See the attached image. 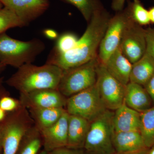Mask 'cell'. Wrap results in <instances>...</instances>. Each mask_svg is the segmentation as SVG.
Wrapping results in <instances>:
<instances>
[{"label":"cell","instance_id":"cell-24","mask_svg":"<svg viewBox=\"0 0 154 154\" xmlns=\"http://www.w3.org/2000/svg\"><path fill=\"white\" fill-rule=\"evenodd\" d=\"M24 22L11 10L4 7L0 10V35L12 28H22L28 26Z\"/></svg>","mask_w":154,"mask_h":154},{"label":"cell","instance_id":"cell-30","mask_svg":"<svg viewBox=\"0 0 154 154\" xmlns=\"http://www.w3.org/2000/svg\"><path fill=\"white\" fill-rule=\"evenodd\" d=\"M143 87L150 96L154 105V75Z\"/></svg>","mask_w":154,"mask_h":154},{"label":"cell","instance_id":"cell-10","mask_svg":"<svg viewBox=\"0 0 154 154\" xmlns=\"http://www.w3.org/2000/svg\"><path fill=\"white\" fill-rule=\"evenodd\" d=\"M120 47L123 54L131 63L137 62L146 53V29L132 20L125 33Z\"/></svg>","mask_w":154,"mask_h":154},{"label":"cell","instance_id":"cell-20","mask_svg":"<svg viewBox=\"0 0 154 154\" xmlns=\"http://www.w3.org/2000/svg\"><path fill=\"white\" fill-rule=\"evenodd\" d=\"M154 75V60L146 53L141 58L132 64L130 82L144 86Z\"/></svg>","mask_w":154,"mask_h":154},{"label":"cell","instance_id":"cell-26","mask_svg":"<svg viewBox=\"0 0 154 154\" xmlns=\"http://www.w3.org/2000/svg\"><path fill=\"white\" fill-rule=\"evenodd\" d=\"M133 21L140 26H146L150 23L149 11L144 7L140 0L128 1V6Z\"/></svg>","mask_w":154,"mask_h":154},{"label":"cell","instance_id":"cell-8","mask_svg":"<svg viewBox=\"0 0 154 154\" xmlns=\"http://www.w3.org/2000/svg\"><path fill=\"white\" fill-rule=\"evenodd\" d=\"M132 20L128 7L111 17L98 50L100 63L105 64L110 56L120 47L125 33Z\"/></svg>","mask_w":154,"mask_h":154},{"label":"cell","instance_id":"cell-12","mask_svg":"<svg viewBox=\"0 0 154 154\" xmlns=\"http://www.w3.org/2000/svg\"><path fill=\"white\" fill-rule=\"evenodd\" d=\"M4 7L14 11L28 25L49 8V0H0Z\"/></svg>","mask_w":154,"mask_h":154},{"label":"cell","instance_id":"cell-14","mask_svg":"<svg viewBox=\"0 0 154 154\" xmlns=\"http://www.w3.org/2000/svg\"><path fill=\"white\" fill-rule=\"evenodd\" d=\"M140 113L131 109L123 102L114 112L113 119L115 132L140 131Z\"/></svg>","mask_w":154,"mask_h":154},{"label":"cell","instance_id":"cell-3","mask_svg":"<svg viewBox=\"0 0 154 154\" xmlns=\"http://www.w3.org/2000/svg\"><path fill=\"white\" fill-rule=\"evenodd\" d=\"M45 48V44L38 38L23 41L4 33L0 35V63L18 69L32 63Z\"/></svg>","mask_w":154,"mask_h":154},{"label":"cell","instance_id":"cell-4","mask_svg":"<svg viewBox=\"0 0 154 154\" xmlns=\"http://www.w3.org/2000/svg\"><path fill=\"white\" fill-rule=\"evenodd\" d=\"M114 112L105 110L91 122L84 148L87 154H114L113 119Z\"/></svg>","mask_w":154,"mask_h":154},{"label":"cell","instance_id":"cell-25","mask_svg":"<svg viewBox=\"0 0 154 154\" xmlns=\"http://www.w3.org/2000/svg\"><path fill=\"white\" fill-rule=\"evenodd\" d=\"M79 38L75 33L66 32L59 35L49 56L64 54L71 51L76 45Z\"/></svg>","mask_w":154,"mask_h":154},{"label":"cell","instance_id":"cell-28","mask_svg":"<svg viewBox=\"0 0 154 154\" xmlns=\"http://www.w3.org/2000/svg\"><path fill=\"white\" fill-rule=\"evenodd\" d=\"M147 54L154 60V28L146 29Z\"/></svg>","mask_w":154,"mask_h":154},{"label":"cell","instance_id":"cell-6","mask_svg":"<svg viewBox=\"0 0 154 154\" xmlns=\"http://www.w3.org/2000/svg\"><path fill=\"white\" fill-rule=\"evenodd\" d=\"M34 122L29 110L23 107L12 112L1 125L3 154H17L24 135Z\"/></svg>","mask_w":154,"mask_h":154},{"label":"cell","instance_id":"cell-41","mask_svg":"<svg viewBox=\"0 0 154 154\" xmlns=\"http://www.w3.org/2000/svg\"><path fill=\"white\" fill-rule=\"evenodd\" d=\"M3 7H4V6H3L2 4L0 2V10H1V9Z\"/></svg>","mask_w":154,"mask_h":154},{"label":"cell","instance_id":"cell-9","mask_svg":"<svg viewBox=\"0 0 154 154\" xmlns=\"http://www.w3.org/2000/svg\"><path fill=\"white\" fill-rule=\"evenodd\" d=\"M96 85L106 109L115 110L124 102L126 86L116 79L105 66L99 63L97 68Z\"/></svg>","mask_w":154,"mask_h":154},{"label":"cell","instance_id":"cell-17","mask_svg":"<svg viewBox=\"0 0 154 154\" xmlns=\"http://www.w3.org/2000/svg\"><path fill=\"white\" fill-rule=\"evenodd\" d=\"M91 122L82 117L69 114L67 147L75 149L84 148Z\"/></svg>","mask_w":154,"mask_h":154},{"label":"cell","instance_id":"cell-36","mask_svg":"<svg viewBox=\"0 0 154 154\" xmlns=\"http://www.w3.org/2000/svg\"><path fill=\"white\" fill-rule=\"evenodd\" d=\"M3 80V78H0V95H4L5 93L2 85Z\"/></svg>","mask_w":154,"mask_h":154},{"label":"cell","instance_id":"cell-19","mask_svg":"<svg viewBox=\"0 0 154 154\" xmlns=\"http://www.w3.org/2000/svg\"><path fill=\"white\" fill-rule=\"evenodd\" d=\"M34 122L39 130L55 124L66 111L64 108H33L28 109Z\"/></svg>","mask_w":154,"mask_h":154},{"label":"cell","instance_id":"cell-11","mask_svg":"<svg viewBox=\"0 0 154 154\" xmlns=\"http://www.w3.org/2000/svg\"><path fill=\"white\" fill-rule=\"evenodd\" d=\"M67 99L57 89H44L27 94H20L23 107L28 109L42 108H65Z\"/></svg>","mask_w":154,"mask_h":154},{"label":"cell","instance_id":"cell-2","mask_svg":"<svg viewBox=\"0 0 154 154\" xmlns=\"http://www.w3.org/2000/svg\"><path fill=\"white\" fill-rule=\"evenodd\" d=\"M17 69L6 83L20 94L41 89H57L63 73L60 68L46 63L41 66L27 63Z\"/></svg>","mask_w":154,"mask_h":154},{"label":"cell","instance_id":"cell-22","mask_svg":"<svg viewBox=\"0 0 154 154\" xmlns=\"http://www.w3.org/2000/svg\"><path fill=\"white\" fill-rule=\"evenodd\" d=\"M140 132L147 148L154 145V105L140 113Z\"/></svg>","mask_w":154,"mask_h":154},{"label":"cell","instance_id":"cell-5","mask_svg":"<svg viewBox=\"0 0 154 154\" xmlns=\"http://www.w3.org/2000/svg\"><path fill=\"white\" fill-rule=\"evenodd\" d=\"M98 56L79 66L63 70L57 90L68 98L96 85Z\"/></svg>","mask_w":154,"mask_h":154},{"label":"cell","instance_id":"cell-34","mask_svg":"<svg viewBox=\"0 0 154 154\" xmlns=\"http://www.w3.org/2000/svg\"><path fill=\"white\" fill-rule=\"evenodd\" d=\"M150 23L154 24V6L150 8L148 11Z\"/></svg>","mask_w":154,"mask_h":154},{"label":"cell","instance_id":"cell-18","mask_svg":"<svg viewBox=\"0 0 154 154\" xmlns=\"http://www.w3.org/2000/svg\"><path fill=\"white\" fill-rule=\"evenodd\" d=\"M113 140L116 153L139 151L147 148L140 131H114Z\"/></svg>","mask_w":154,"mask_h":154},{"label":"cell","instance_id":"cell-40","mask_svg":"<svg viewBox=\"0 0 154 154\" xmlns=\"http://www.w3.org/2000/svg\"><path fill=\"white\" fill-rule=\"evenodd\" d=\"M148 154H154V146L152 147L151 149L149 151Z\"/></svg>","mask_w":154,"mask_h":154},{"label":"cell","instance_id":"cell-13","mask_svg":"<svg viewBox=\"0 0 154 154\" xmlns=\"http://www.w3.org/2000/svg\"><path fill=\"white\" fill-rule=\"evenodd\" d=\"M69 116L66 110L55 124L40 131L44 149L49 153L67 146Z\"/></svg>","mask_w":154,"mask_h":154},{"label":"cell","instance_id":"cell-37","mask_svg":"<svg viewBox=\"0 0 154 154\" xmlns=\"http://www.w3.org/2000/svg\"><path fill=\"white\" fill-rule=\"evenodd\" d=\"M6 67V66L4 65V64L0 63V73L4 70Z\"/></svg>","mask_w":154,"mask_h":154},{"label":"cell","instance_id":"cell-21","mask_svg":"<svg viewBox=\"0 0 154 154\" xmlns=\"http://www.w3.org/2000/svg\"><path fill=\"white\" fill-rule=\"evenodd\" d=\"M42 146L43 143L41 132L34 125L22 138L17 154H38Z\"/></svg>","mask_w":154,"mask_h":154},{"label":"cell","instance_id":"cell-15","mask_svg":"<svg viewBox=\"0 0 154 154\" xmlns=\"http://www.w3.org/2000/svg\"><path fill=\"white\" fill-rule=\"evenodd\" d=\"M107 71L122 85L130 82L132 64L124 55L120 47L110 56L104 64Z\"/></svg>","mask_w":154,"mask_h":154},{"label":"cell","instance_id":"cell-27","mask_svg":"<svg viewBox=\"0 0 154 154\" xmlns=\"http://www.w3.org/2000/svg\"><path fill=\"white\" fill-rule=\"evenodd\" d=\"M22 107L20 100L8 96L0 98V108L6 112H13Z\"/></svg>","mask_w":154,"mask_h":154},{"label":"cell","instance_id":"cell-1","mask_svg":"<svg viewBox=\"0 0 154 154\" xmlns=\"http://www.w3.org/2000/svg\"><path fill=\"white\" fill-rule=\"evenodd\" d=\"M110 18V14L104 7L96 11L74 48L64 54L48 55L45 63L65 70L94 59L98 56L99 45Z\"/></svg>","mask_w":154,"mask_h":154},{"label":"cell","instance_id":"cell-39","mask_svg":"<svg viewBox=\"0 0 154 154\" xmlns=\"http://www.w3.org/2000/svg\"><path fill=\"white\" fill-rule=\"evenodd\" d=\"M38 154H49V153L47 151L43 149V150L41 151V152H39Z\"/></svg>","mask_w":154,"mask_h":154},{"label":"cell","instance_id":"cell-32","mask_svg":"<svg viewBox=\"0 0 154 154\" xmlns=\"http://www.w3.org/2000/svg\"><path fill=\"white\" fill-rule=\"evenodd\" d=\"M126 0H113L111 3V8L114 11L118 12L124 9Z\"/></svg>","mask_w":154,"mask_h":154},{"label":"cell","instance_id":"cell-16","mask_svg":"<svg viewBox=\"0 0 154 154\" xmlns=\"http://www.w3.org/2000/svg\"><path fill=\"white\" fill-rule=\"evenodd\" d=\"M124 102L127 106L140 113L153 106L151 98L144 87L130 82L125 87Z\"/></svg>","mask_w":154,"mask_h":154},{"label":"cell","instance_id":"cell-23","mask_svg":"<svg viewBox=\"0 0 154 154\" xmlns=\"http://www.w3.org/2000/svg\"><path fill=\"white\" fill-rule=\"evenodd\" d=\"M70 4L80 11L84 19L89 22L96 11L104 8L101 0H60Z\"/></svg>","mask_w":154,"mask_h":154},{"label":"cell","instance_id":"cell-7","mask_svg":"<svg viewBox=\"0 0 154 154\" xmlns=\"http://www.w3.org/2000/svg\"><path fill=\"white\" fill-rule=\"evenodd\" d=\"M65 109L70 115L78 116L90 122L107 110L96 85L67 99Z\"/></svg>","mask_w":154,"mask_h":154},{"label":"cell","instance_id":"cell-31","mask_svg":"<svg viewBox=\"0 0 154 154\" xmlns=\"http://www.w3.org/2000/svg\"><path fill=\"white\" fill-rule=\"evenodd\" d=\"M43 34L46 38L50 39H57L59 36L58 33L55 30L52 29H45L43 30Z\"/></svg>","mask_w":154,"mask_h":154},{"label":"cell","instance_id":"cell-38","mask_svg":"<svg viewBox=\"0 0 154 154\" xmlns=\"http://www.w3.org/2000/svg\"><path fill=\"white\" fill-rule=\"evenodd\" d=\"M2 129H1V126L0 125V146H2Z\"/></svg>","mask_w":154,"mask_h":154},{"label":"cell","instance_id":"cell-33","mask_svg":"<svg viewBox=\"0 0 154 154\" xmlns=\"http://www.w3.org/2000/svg\"><path fill=\"white\" fill-rule=\"evenodd\" d=\"M148 148L144 149L139 151L130 152L116 153V154H148Z\"/></svg>","mask_w":154,"mask_h":154},{"label":"cell","instance_id":"cell-29","mask_svg":"<svg viewBox=\"0 0 154 154\" xmlns=\"http://www.w3.org/2000/svg\"><path fill=\"white\" fill-rule=\"evenodd\" d=\"M49 154H87L82 149L70 148L67 147L57 149L49 153Z\"/></svg>","mask_w":154,"mask_h":154},{"label":"cell","instance_id":"cell-35","mask_svg":"<svg viewBox=\"0 0 154 154\" xmlns=\"http://www.w3.org/2000/svg\"><path fill=\"white\" fill-rule=\"evenodd\" d=\"M6 119V111L0 108V122L4 121Z\"/></svg>","mask_w":154,"mask_h":154}]
</instances>
